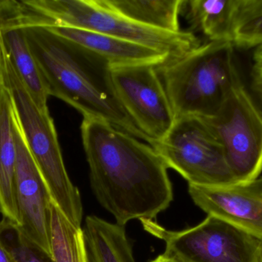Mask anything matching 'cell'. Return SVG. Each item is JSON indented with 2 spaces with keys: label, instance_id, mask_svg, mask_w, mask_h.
<instances>
[{
  "label": "cell",
  "instance_id": "6da1fadb",
  "mask_svg": "<svg viewBox=\"0 0 262 262\" xmlns=\"http://www.w3.org/2000/svg\"><path fill=\"white\" fill-rule=\"evenodd\" d=\"M81 131L92 190L116 224L152 220L169 207L168 167L152 146L97 118H84Z\"/></svg>",
  "mask_w": 262,
  "mask_h": 262
},
{
  "label": "cell",
  "instance_id": "7a4b0ae2",
  "mask_svg": "<svg viewBox=\"0 0 262 262\" xmlns=\"http://www.w3.org/2000/svg\"><path fill=\"white\" fill-rule=\"evenodd\" d=\"M21 3L29 48L49 95L66 102L84 118L107 122L152 146L121 105L110 63L93 51L52 32L38 14Z\"/></svg>",
  "mask_w": 262,
  "mask_h": 262
},
{
  "label": "cell",
  "instance_id": "3957f363",
  "mask_svg": "<svg viewBox=\"0 0 262 262\" xmlns=\"http://www.w3.org/2000/svg\"><path fill=\"white\" fill-rule=\"evenodd\" d=\"M235 49L231 42L208 41L157 69L176 119L212 116L246 83Z\"/></svg>",
  "mask_w": 262,
  "mask_h": 262
},
{
  "label": "cell",
  "instance_id": "277c9868",
  "mask_svg": "<svg viewBox=\"0 0 262 262\" xmlns=\"http://www.w3.org/2000/svg\"><path fill=\"white\" fill-rule=\"evenodd\" d=\"M6 86L28 149L39 170L52 201L77 227H81L83 207L78 188L71 181L58 135L49 111L38 107L8 60Z\"/></svg>",
  "mask_w": 262,
  "mask_h": 262
},
{
  "label": "cell",
  "instance_id": "5b68a950",
  "mask_svg": "<svg viewBox=\"0 0 262 262\" xmlns=\"http://www.w3.org/2000/svg\"><path fill=\"white\" fill-rule=\"evenodd\" d=\"M35 13L52 23L87 29L147 46L169 55L172 62L201 46L191 31L169 32L146 27L111 9L102 0H25Z\"/></svg>",
  "mask_w": 262,
  "mask_h": 262
},
{
  "label": "cell",
  "instance_id": "8992f818",
  "mask_svg": "<svg viewBox=\"0 0 262 262\" xmlns=\"http://www.w3.org/2000/svg\"><path fill=\"white\" fill-rule=\"evenodd\" d=\"M152 148L189 185L221 187L238 183L223 145L200 117L177 118Z\"/></svg>",
  "mask_w": 262,
  "mask_h": 262
},
{
  "label": "cell",
  "instance_id": "52a82bcc",
  "mask_svg": "<svg viewBox=\"0 0 262 262\" xmlns=\"http://www.w3.org/2000/svg\"><path fill=\"white\" fill-rule=\"evenodd\" d=\"M145 231L166 244L163 255L179 262H262V239L213 215L198 226L169 231L141 220Z\"/></svg>",
  "mask_w": 262,
  "mask_h": 262
},
{
  "label": "cell",
  "instance_id": "ba28073f",
  "mask_svg": "<svg viewBox=\"0 0 262 262\" xmlns=\"http://www.w3.org/2000/svg\"><path fill=\"white\" fill-rule=\"evenodd\" d=\"M201 118L223 145L237 182L258 178L262 172V114L246 83L232 91L215 115Z\"/></svg>",
  "mask_w": 262,
  "mask_h": 262
},
{
  "label": "cell",
  "instance_id": "9c48e42d",
  "mask_svg": "<svg viewBox=\"0 0 262 262\" xmlns=\"http://www.w3.org/2000/svg\"><path fill=\"white\" fill-rule=\"evenodd\" d=\"M115 90L135 126L150 139L152 147L164 138L175 115L157 68L147 65L112 67Z\"/></svg>",
  "mask_w": 262,
  "mask_h": 262
},
{
  "label": "cell",
  "instance_id": "30bf717a",
  "mask_svg": "<svg viewBox=\"0 0 262 262\" xmlns=\"http://www.w3.org/2000/svg\"><path fill=\"white\" fill-rule=\"evenodd\" d=\"M14 133L16 143L15 192L21 219V225L17 228L31 244L51 256L49 207L52 199L28 149L16 117Z\"/></svg>",
  "mask_w": 262,
  "mask_h": 262
},
{
  "label": "cell",
  "instance_id": "8fae6325",
  "mask_svg": "<svg viewBox=\"0 0 262 262\" xmlns=\"http://www.w3.org/2000/svg\"><path fill=\"white\" fill-rule=\"evenodd\" d=\"M189 193L208 215L222 218L262 239V177L221 187L189 185Z\"/></svg>",
  "mask_w": 262,
  "mask_h": 262
},
{
  "label": "cell",
  "instance_id": "7c38bea8",
  "mask_svg": "<svg viewBox=\"0 0 262 262\" xmlns=\"http://www.w3.org/2000/svg\"><path fill=\"white\" fill-rule=\"evenodd\" d=\"M0 28L12 69L38 107L49 111L47 103L50 95L29 48L21 1L0 0Z\"/></svg>",
  "mask_w": 262,
  "mask_h": 262
},
{
  "label": "cell",
  "instance_id": "4fadbf2b",
  "mask_svg": "<svg viewBox=\"0 0 262 262\" xmlns=\"http://www.w3.org/2000/svg\"><path fill=\"white\" fill-rule=\"evenodd\" d=\"M46 26L55 33L101 55L112 67L147 65L158 69L172 62L166 54L138 43L79 28Z\"/></svg>",
  "mask_w": 262,
  "mask_h": 262
},
{
  "label": "cell",
  "instance_id": "5bb4252c",
  "mask_svg": "<svg viewBox=\"0 0 262 262\" xmlns=\"http://www.w3.org/2000/svg\"><path fill=\"white\" fill-rule=\"evenodd\" d=\"M15 110L7 86H0V212L17 227L21 225L15 192L16 143Z\"/></svg>",
  "mask_w": 262,
  "mask_h": 262
},
{
  "label": "cell",
  "instance_id": "9a60e30c",
  "mask_svg": "<svg viewBox=\"0 0 262 262\" xmlns=\"http://www.w3.org/2000/svg\"><path fill=\"white\" fill-rule=\"evenodd\" d=\"M83 231L89 262H136L124 226L90 215Z\"/></svg>",
  "mask_w": 262,
  "mask_h": 262
},
{
  "label": "cell",
  "instance_id": "2e32d148",
  "mask_svg": "<svg viewBox=\"0 0 262 262\" xmlns=\"http://www.w3.org/2000/svg\"><path fill=\"white\" fill-rule=\"evenodd\" d=\"M236 5L237 0H184L182 12L209 41L232 43Z\"/></svg>",
  "mask_w": 262,
  "mask_h": 262
},
{
  "label": "cell",
  "instance_id": "e0dca14e",
  "mask_svg": "<svg viewBox=\"0 0 262 262\" xmlns=\"http://www.w3.org/2000/svg\"><path fill=\"white\" fill-rule=\"evenodd\" d=\"M107 7L146 27L179 32L184 0H102Z\"/></svg>",
  "mask_w": 262,
  "mask_h": 262
},
{
  "label": "cell",
  "instance_id": "ac0fdd59",
  "mask_svg": "<svg viewBox=\"0 0 262 262\" xmlns=\"http://www.w3.org/2000/svg\"><path fill=\"white\" fill-rule=\"evenodd\" d=\"M49 212V237L52 261L89 262L84 231L81 227L74 226L52 201Z\"/></svg>",
  "mask_w": 262,
  "mask_h": 262
},
{
  "label": "cell",
  "instance_id": "d6986e66",
  "mask_svg": "<svg viewBox=\"0 0 262 262\" xmlns=\"http://www.w3.org/2000/svg\"><path fill=\"white\" fill-rule=\"evenodd\" d=\"M232 43L245 50L262 47V0H237Z\"/></svg>",
  "mask_w": 262,
  "mask_h": 262
},
{
  "label": "cell",
  "instance_id": "ffe728a7",
  "mask_svg": "<svg viewBox=\"0 0 262 262\" xmlns=\"http://www.w3.org/2000/svg\"><path fill=\"white\" fill-rule=\"evenodd\" d=\"M0 240L15 262H53L52 257L31 244L16 226L3 218L0 221Z\"/></svg>",
  "mask_w": 262,
  "mask_h": 262
},
{
  "label": "cell",
  "instance_id": "44dd1931",
  "mask_svg": "<svg viewBox=\"0 0 262 262\" xmlns=\"http://www.w3.org/2000/svg\"><path fill=\"white\" fill-rule=\"evenodd\" d=\"M252 61V84L262 88V47L254 49Z\"/></svg>",
  "mask_w": 262,
  "mask_h": 262
},
{
  "label": "cell",
  "instance_id": "7402d4cb",
  "mask_svg": "<svg viewBox=\"0 0 262 262\" xmlns=\"http://www.w3.org/2000/svg\"><path fill=\"white\" fill-rule=\"evenodd\" d=\"M8 78V58L0 28V86H6Z\"/></svg>",
  "mask_w": 262,
  "mask_h": 262
},
{
  "label": "cell",
  "instance_id": "603a6c76",
  "mask_svg": "<svg viewBox=\"0 0 262 262\" xmlns=\"http://www.w3.org/2000/svg\"><path fill=\"white\" fill-rule=\"evenodd\" d=\"M250 91L262 114V88L251 83Z\"/></svg>",
  "mask_w": 262,
  "mask_h": 262
},
{
  "label": "cell",
  "instance_id": "cb8c5ba5",
  "mask_svg": "<svg viewBox=\"0 0 262 262\" xmlns=\"http://www.w3.org/2000/svg\"><path fill=\"white\" fill-rule=\"evenodd\" d=\"M0 262H15L10 252L5 247L0 240Z\"/></svg>",
  "mask_w": 262,
  "mask_h": 262
},
{
  "label": "cell",
  "instance_id": "d4e9b609",
  "mask_svg": "<svg viewBox=\"0 0 262 262\" xmlns=\"http://www.w3.org/2000/svg\"><path fill=\"white\" fill-rule=\"evenodd\" d=\"M149 262H179L176 261V260L172 259V258H169V257L166 256V255H159L157 258H156L155 259L152 260Z\"/></svg>",
  "mask_w": 262,
  "mask_h": 262
}]
</instances>
